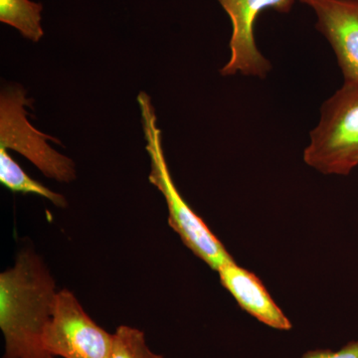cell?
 Masks as SVG:
<instances>
[{"label": "cell", "mask_w": 358, "mask_h": 358, "mask_svg": "<svg viewBox=\"0 0 358 358\" xmlns=\"http://www.w3.org/2000/svg\"><path fill=\"white\" fill-rule=\"evenodd\" d=\"M31 100L22 87L10 86L0 95V148L14 150L32 162L46 178L70 183L76 179L74 162L56 152L48 141L60 143L57 138L34 128L27 117L25 107Z\"/></svg>", "instance_id": "cell-4"}, {"label": "cell", "mask_w": 358, "mask_h": 358, "mask_svg": "<svg viewBox=\"0 0 358 358\" xmlns=\"http://www.w3.org/2000/svg\"><path fill=\"white\" fill-rule=\"evenodd\" d=\"M114 338V348L110 358H164L150 350L145 334L136 327H119Z\"/></svg>", "instance_id": "cell-11"}, {"label": "cell", "mask_w": 358, "mask_h": 358, "mask_svg": "<svg viewBox=\"0 0 358 358\" xmlns=\"http://www.w3.org/2000/svg\"><path fill=\"white\" fill-rule=\"evenodd\" d=\"M141 124L145 134V150L150 159L148 180L166 199L169 209V224L195 256L201 259L214 271L233 261L206 223L186 203L174 185L162 148V131L157 126V113L152 99L145 92L138 95Z\"/></svg>", "instance_id": "cell-2"}, {"label": "cell", "mask_w": 358, "mask_h": 358, "mask_svg": "<svg viewBox=\"0 0 358 358\" xmlns=\"http://www.w3.org/2000/svg\"><path fill=\"white\" fill-rule=\"evenodd\" d=\"M357 164H358V157H357Z\"/></svg>", "instance_id": "cell-13"}, {"label": "cell", "mask_w": 358, "mask_h": 358, "mask_svg": "<svg viewBox=\"0 0 358 358\" xmlns=\"http://www.w3.org/2000/svg\"><path fill=\"white\" fill-rule=\"evenodd\" d=\"M57 294L50 271L33 250L21 251L13 268L0 275L2 358H56L43 336Z\"/></svg>", "instance_id": "cell-1"}, {"label": "cell", "mask_w": 358, "mask_h": 358, "mask_svg": "<svg viewBox=\"0 0 358 358\" xmlns=\"http://www.w3.org/2000/svg\"><path fill=\"white\" fill-rule=\"evenodd\" d=\"M43 6L30 0H0V21L13 26L24 38L38 42L43 37Z\"/></svg>", "instance_id": "cell-10"}, {"label": "cell", "mask_w": 358, "mask_h": 358, "mask_svg": "<svg viewBox=\"0 0 358 358\" xmlns=\"http://www.w3.org/2000/svg\"><path fill=\"white\" fill-rule=\"evenodd\" d=\"M114 339V334L89 317L72 292H57L44 331L47 352L56 358H110Z\"/></svg>", "instance_id": "cell-5"}, {"label": "cell", "mask_w": 358, "mask_h": 358, "mask_svg": "<svg viewBox=\"0 0 358 358\" xmlns=\"http://www.w3.org/2000/svg\"><path fill=\"white\" fill-rule=\"evenodd\" d=\"M357 157L358 81H345L322 105L303 159L322 173L348 176L358 166Z\"/></svg>", "instance_id": "cell-3"}, {"label": "cell", "mask_w": 358, "mask_h": 358, "mask_svg": "<svg viewBox=\"0 0 358 358\" xmlns=\"http://www.w3.org/2000/svg\"><path fill=\"white\" fill-rule=\"evenodd\" d=\"M219 277L245 312L266 326L280 331H289L292 324L268 293L257 275L231 261L218 268Z\"/></svg>", "instance_id": "cell-8"}, {"label": "cell", "mask_w": 358, "mask_h": 358, "mask_svg": "<svg viewBox=\"0 0 358 358\" xmlns=\"http://www.w3.org/2000/svg\"><path fill=\"white\" fill-rule=\"evenodd\" d=\"M0 182L13 192L39 195L60 208L67 206V200L62 194L52 192L46 186L30 178L10 157L8 150L2 148H0Z\"/></svg>", "instance_id": "cell-9"}, {"label": "cell", "mask_w": 358, "mask_h": 358, "mask_svg": "<svg viewBox=\"0 0 358 358\" xmlns=\"http://www.w3.org/2000/svg\"><path fill=\"white\" fill-rule=\"evenodd\" d=\"M232 23L230 40L231 56L227 64L220 70L223 76L241 73L243 75L265 78L271 70L270 62L257 48L254 26L257 18L266 9L278 13L291 11L294 0H218Z\"/></svg>", "instance_id": "cell-6"}, {"label": "cell", "mask_w": 358, "mask_h": 358, "mask_svg": "<svg viewBox=\"0 0 358 358\" xmlns=\"http://www.w3.org/2000/svg\"><path fill=\"white\" fill-rule=\"evenodd\" d=\"M317 16L315 27L329 40L345 81H358V0H300Z\"/></svg>", "instance_id": "cell-7"}, {"label": "cell", "mask_w": 358, "mask_h": 358, "mask_svg": "<svg viewBox=\"0 0 358 358\" xmlns=\"http://www.w3.org/2000/svg\"><path fill=\"white\" fill-rule=\"evenodd\" d=\"M301 358H358V341H350L338 352L329 350H310Z\"/></svg>", "instance_id": "cell-12"}]
</instances>
